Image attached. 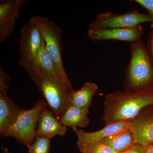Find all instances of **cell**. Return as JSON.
<instances>
[{
    "label": "cell",
    "mask_w": 153,
    "mask_h": 153,
    "mask_svg": "<svg viewBox=\"0 0 153 153\" xmlns=\"http://www.w3.org/2000/svg\"><path fill=\"white\" fill-rule=\"evenodd\" d=\"M150 15L152 17L153 21L152 23H151L152 30L149 34L146 47L148 52H149L153 63V15L152 14H150Z\"/></svg>",
    "instance_id": "cell-21"
},
{
    "label": "cell",
    "mask_w": 153,
    "mask_h": 153,
    "mask_svg": "<svg viewBox=\"0 0 153 153\" xmlns=\"http://www.w3.org/2000/svg\"><path fill=\"white\" fill-rule=\"evenodd\" d=\"M10 79L9 74L0 66V91L7 92L10 87Z\"/></svg>",
    "instance_id": "cell-20"
},
{
    "label": "cell",
    "mask_w": 153,
    "mask_h": 153,
    "mask_svg": "<svg viewBox=\"0 0 153 153\" xmlns=\"http://www.w3.org/2000/svg\"><path fill=\"white\" fill-rule=\"evenodd\" d=\"M128 123V128L136 144L145 146L153 144V106L146 108Z\"/></svg>",
    "instance_id": "cell-10"
},
{
    "label": "cell",
    "mask_w": 153,
    "mask_h": 153,
    "mask_svg": "<svg viewBox=\"0 0 153 153\" xmlns=\"http://www.w3.org/2000/svg\"><path fill=\"white\" fill-rule=\"evenodd\" d=\"M24 109L9 97L7 92L0 91V135L2 137L18 120Z\"/></svg>",
    "instance_id": "cell-14"
},
{
    "label": "cell",
    "mask_w": 153,
    "mask_h": 153,
    "mask_svg": "<svg viewBox=\"0 0 153 153\" xmlns=\"http://www.w3.org/2000/svg\"><path fill=\"white\" fill-rule=\"evenodd\" d=\"M67 131V127L60 123L47 106L42 110L38 117L36 138L44 137L50 140L56 136H63Z\"/></svg>",
    "instance_id": "cell-12"
},
{
    "label": "cell",
    "mask_w": 153,
    "mask_h": 153,
    "mask_svg": "<svg viewBox=\"0 0 153 153\" xmlns=\"http://www.w3.org/2000/svg\"><path fill=\"white\" fill-rule=\"evenodd\" d=\"M130 58L126 67V90L136 91L153 86V63L142 40L131 44Z\"/></svg>",
    "instance_id": "cell-2"
},
{
    "label": "cell",
    "mask_w": 153,
    "mask_h": 153,
    "mask_svg": "<svg viewBox=\"0 0 153 153\" xmlns=\"http://www.w3.org/2000/svg\"><path fill=\"white\" fill-rule=\"evenodd\" d=\"M1 153H11V152H10V151L7 148H4L3 149L2 152Z\"/></svg>",
    "instance_id": "cell-25"
},
{
    "label": "cell",
    "mask_w": 153,
    "mask_h": 153,
    "mask_svg": "<svg viewBox=\"0 0 153 153\" xmlns=\"http://www.w3.org/2000/svg\"><path fill=\"white\" fill-rule=\"evenodd\" d=\"M43 42L41 33L30 21L24 25L19 40V64L30 78L38 71V55Z\"/></svg>",
    "instance_id": "cell-3"
},
{
    "label": "cell",
    "mask_w": 153,
    "mask_h": 153,
    "mask_svg": "<svg viewBox=\"0 0 153 153\" xmlns=\"http://www.w3.org/2000/svg\"><path fill=\"white\" fill-rule=\"evenodd\" d=\"M147 146L136 144L127 150L120 153H145Z\"/></svg>",
    "instance_id": "cell-23"
},
{
    "label": "cell",
    "mask_w": 153,
    "mask_h": 153,
    "mask_svg": "<svg viewBox=\"0 0 153 153\" xmlns=\"http://www.w3.org/2000/svg\"><path fill=\"white\" fill-rule=\"evenodd\" d=\"M153 18L150 14L140 13L136 10L125 14H116L110 12L97 15L89 26L88 30L130 28L142 23H152Z\"/></svg>",
    "instance_id": "cell-7"
},
{
    "label": "cell",
    "mask_w": 153,
    "mask_h": 153,
    "mask_svg": "<svg viewBox=\"0 0 153 153\" xmlns=\"http://www.w3.org/2000/svg\"><path fill=\"white\" fill-rule=\"evenodd\" d=\"M45 98L49 109L57 119L61 118L68 105L69 92L58 82L40 71L31 78Z\"/></svg>",
    "instance_id": "cell-4"
},
{
    "label": "cell",
    "mask_w": 153,
    "mask_h": 153,
    "mask_svg": "<svg viewBox=\"0 0 153 153\" xmlns=\"http://www.w3.org/2000/svg\"><path fill=\"white\" fill-rule=\"evenodd\" d=\"M101 142L111 147L119 153L127 150L136 144L128 128L108 137Z\"/></svg>",
    "instance_id": "cell-17"
},
{
    "label": "cell",
    "mask_w": 153,
    "mask_h": 153,
    "mask_svg": "<svg viewBox=\"0 0 153 153\" xmlns=\"http://www.w3.org/2000/svg\"><path fill=\"white\" fill-rule=\"evenodd\" d=\"M145 153H153V144L148 145Z\"/></svg>",
    "instance_id": "cell-24"
},
{
    "label": "cell",
    "mask_w": 153,
    "mask_h": 153,
    "mask_svg": "<svg viewBox=\"0 0 153 153\" xmlns=\"http://www.w3.org/2000/svg\"><path fill=\"white\" fill-rule=\"evenodd\" d=\"M27 0L0 1V43H4L15 32L20 10Z\"/></svg>",
    "instance_id": "cell-8"
},
{
    "label": "cell",
    "mask_w": 153,
    "mask_h": 153,
    "mask_svg": "<svg viewBox=\"0 0 153 153\" xmlns=\"http://www.w3.org/2000/svg\"><path fill=\"white\" fill-rule=\"evenodd\" d=\"M47 106L45 100L40 99L30 109H24L17 121L3 135V137H13L25 146L34 142L38 117L42 110Z\"/></svg>",
    "instance_id": "cell-5"
},
{
    "label": "cell",
    "mask_w": 153,
    "mask_h": 153,
    "mask_svg": "<svg viewBox=\"0 0 153 153\" xmlns=\"http://www.w3.org/2000/svg\"><path fill=\"white\" fill-rule=\"evenodd\" d=\"M88 113V108H79L68 105L59 121L63 126L72 129L85 127L89 124Z\"/></svg>",
    "instance_id": "cell-16"
},
{
    "label": "cell",
    "mask_w": 153,
    "mask_h": 153,
    "mask_svg": "<svg viewBox=\"0 0 153 153\" xmlns=\"http://www.w3.org/2000/svg\"><path fill=\"white\" fill-rule=\"evenodd\" d=\"M128 128L127 122H119L105 126L97 131L87 132L78 128L72 129L77 137V145L101 142L106 138Z\"/></svg>",
    "instance_id": "cell-13"
},
{
    "label": "cell",
    "mask_w": 153,
    "mask_h": 153,
    "mask_svg": "<svg viewBox=\"0 0 153 153\" xmlns=\"http://www.w3.org/2000/svg\"><path fill=\"white\" fill-rule=\"evenodd\" d=\"M134 1L147 10L149 13L153 15V0H134Z\"/></svg>",
    "instance_id": "cell-22"
},
{
    "label": "cell",
    "mask_w": 153,
    "mask_h": 153,
    "mask_svg": "<svg viewBox=\"0 0 153 153\" xmlns=\"http://www.w3.org/2000/svg\"><path fill=\"white\" fill-rule=\"evenodd\" d=\"M81 153H119L111 147L101 142L77 145Z\"/></svg>",
    "instance_id": "cell-18"
},
{
    "label": "cell",
    "mask_w": 153,
    "mask_h": 153,
    "mask_svg": "<svg viewBox=\"0 0 153 153\" xmlns=\"http://www.w3.org/2000/svg\"><path fill=\"white\" fill-rule=\"evenodd\" d=\"M98 90L95 83L85 82L81 88L73 90L68 96V104L81 108H88L91 105L92 98Z\"/></svg>",
    "instance_id": "cell-15"
},
{
    "label": "cell",
    "mask_w": 153,
    "mask_h": 153,
    "mask_svg": "<svg viewBox=\"0 0 153 153\" xmlns=\"http://www.w3.org/2000/svg\"><path fill=\"white\" fill-rule=\"evenodd\" d=\"M39 30L50 57L62 73L67 75L62 58V30L60 26L46 17L33 16L29 20Z\"/></svg>",
    "instance_id": "cell-6"
},
{
    "label": "cell",
    "mask_w": 153,
    "mask_h": 153,
    "mask_svg": "<svg viewBox=\"0 0 153 153\" xmlns=\"http://www.w3.org/2000/svg\"><path fill=\"white\" fill-rule=\"evenodd\" d=\"M38 64L39 71L54 79L67 92L74 90L67 75L62 73L47 52L44 40L38 53Z\"/></svg>",
    "instance_id": "cell-11"
},
{
    "label": "cell",
    "mask_w": 153,
    "mask_h": 153,
    "mask_svg": "<svg viewBox=\"0 0 153 153\" xmlns=\"http://www.w3.org/2000/svg\"><path fill=\"white\" fill-rule=\"evenodd\" d=\"M103 103L102 118L105 126L119 122H128L146 108L153 106V86L136 91H116L107 94Z\"/></svg>",
    "instance_id": "cell-1"
},
{
    "label": "cell",
    "mask_w": 153,
    "mask_h": 153,
    "mask_svg": "<svg viewBox=\"0 0 153 153\" xmlns=\"http://www.w3.org/2000/svg\"><path fill=\"white\" fill-rule=\"evenodd\" d=\"M50 140L44 137H36L34 142L26 146L28 153H49Z\"/></svg>",
    "instance_id": "cell-19"
},
{
    "label": "cell",
    "mask_w": 153,
    "mask_h": 153,
    "mask_svg": "<svg viewBox=\"0 0 153 153\" xmlns=\"http://www.w3.org/2000/svg\"><path fill=\"white\" fill-rule=\"evenodd\" d=\"M143 28L141 25L130 28L88 30L87 35L93 42L101 41H127L131 43L141 40Z\"/></svg>",
    "instance_id": "cell-9"
}]
</instances>
